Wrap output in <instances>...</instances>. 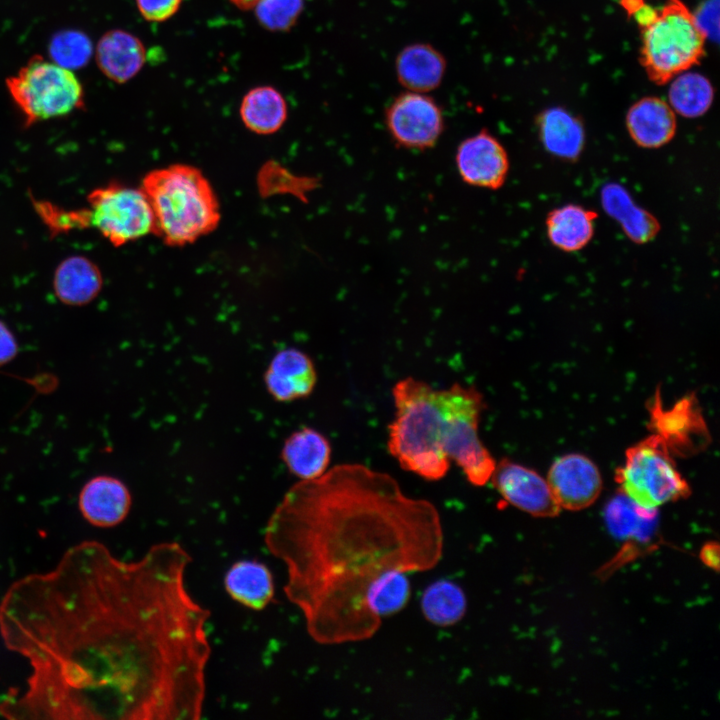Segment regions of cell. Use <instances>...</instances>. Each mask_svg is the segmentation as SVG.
I'll use <instances>...</instances> for the list:
<instances>
[{
  "label": "cell",
  "mask_w": 720,
  "mask_h": 720,
  "mask_svg": "<svg viewBox=\"0 0 720 720\" xmlns=\"http://www.w3.org/2000/svg\"><path fill=\"white\" fill-rule=\"evenodd\" d=\"M192 558L177 542L137 561L97 541L14 583L0 634L31 666L0 713L14 719L195 720L211 655L208 609L189 593Z\"/></svg>",
  "instance_id": "6da1fadb"
},
{
  "label": "cell",
  "mask_w": 720,
  "mask_h": 720,
  "mask_svg": "<svg viewBox=\"0 0 720 720\" xmlns=\"http://www.w3.org/2000/svg\"><path fill=\"white\" fill-rule=\"evenodd\" d=\"M443 529L436 507L390 475L340 464L300 480L271 513L264 541L287 571L284 593L319 644L371 638L410 599L406 573L434 568Z\"/></svg>",
  "instance_id": "7a4b0ae2"
},
{
  "label": "cell",
  "mask_w": 720,
  "mask_h": 720,
  "mask_svg": "<svg viewBox=\"0 0 720 720\" xmlns=\"http://www.w3.org/2000/svg\"><path fill=\"white\" fill-rule=\"evenodd\" d=\"M392 396L396 412L387 447L404 470L436 481L454 461L472 485L490 481L496 461L478 434L486 405L475 386L435 389L406 377L393 386Z\"/></svg>",
  "instance_id": "3957f363"
},
{
  "label": "cell",
  "mask_w": 720,
  "mask_h": 720,
  "mask_svg": "<svg viewBox=\"0 0 720 720\" xmlns=\"http://www.w3.org/2000/svg\"><path fill=\"white\" fill-rule=\"evenodd\" d=\"M141 189L154 216V231L166 245L183 246L214 231L220 221L218 199L196 167L174 164L147 173Z\"/></svg>",
  "instance_id": "277c9868"
},
{
  "label": "cell",
  "mask_w": 720,
  "mask_h": 720,
  "mask_svg": "<svg viewBox=\"0 0 720 720\" xmlns=\"http://www.w3.org/2000/svg\"><path fill=\"white\" fill-rule=\"evenodd\" d=\"M33 204L54 235L93 228L113 246L119 247L154 231L152 208L141 187L109 183L91 191L87 206L80 209H63L35 199Z\"/></svg>",
  "instance_id": "5b68a950"
},
{
  "label": "cell",
  "mask_w": 720,
  "mask_h": 720,
  "mask_svg": "<svg viewBox=\"0 0 720 720\" xmlns=\"http://www.w3.org/2000/svg\"><path fill=\"white\" fill-rule=\"evenodd\" d=\"M639 28L640 62L657 85L698 64L704 55L707 38L681 0H666Z\"/></svg>",
  "instance_id": "8992f818"
},
{
  "label": "cell",
  "mask_w": 720,
  "mask_h": 720,
  "mask_svg": "<svg viewBox=\"0 0 720 720\" xmlns=\"http://www.w3.org/2000/svg\"><path fill=\"white\" fill-rule=\"evenodd\" d=\"M6 87L26 125L66 116L85 104L83 85L72 70L42 56L9 76Z\"/></svg>",
  "instance_id": "52a82bcc"
},
{
  "label": "cell",
  "mask_w": 720,
  "mask_h": 720,
  "mask_svg": "<svg viewBox=\"0 0 720 720\" xmlns=\"http://www.w3.org/2000/svg\"><path fill=\"white\" fill-rule=\"evenodd\" d=\"M621 493L639 506L658 507L687 497L690 486L677 469L674 456L654 434L629 447L615 477Z\"/></svg>",
  "instance_id": "ba28073f"
},
{
  "label": "cell",
  "mask_w": 720,
  "mask_h": 720,
  "mask_svg": "<svg viewBox=\"0 0 720 720\" xmlns=\"http://www.w3.org/2000/svg\"><path fill=\"white\" fill-rule=\"evenodd\" d=\"M385 123L392 140L402 148H432L444 131L441 107L424 93L407 91L399 94L385 112Z\"/></svg>",
  "instance_id": "9c48e42d"
},
{
  "label": "cell",
  "mask_w": 720,
  "mask_h": 720,
  "mask_svg": "<svg viewBox=\"0 0 720 720\" xmlns=\"http://www.w3.org/2000/svg\"><path fill=\"white\" fill-rule=\"evenodd\" d=\"M649 411L650 429L673 456L696 454L709 443V431L693 394L684 396L671 407L663 408L657 393Z\"/></svg>",
  "instance_id": "30bf717a"
},
{
  "label": "cell",
  "mask_w": 720,
  "mask_h": 720,
  "mask_svg": "<svg viewBox=\"0 0 720 720\" xmlns=\"http://www.w3.org/2000/svg\"><path fill=\"white\" fill-rule=\"evenodd\" d=\"M490 480L507 503L523 512L537 517L560 512L547 480L531 468L504 458L496 462Z\"/></svg>",
  "instance_id": "8fae6325"
},
{
  "label": "cell",
  "mask_w": 720,
  "mask_h": 720,
  "mask_svg": "<svg viewBox=\"0 0 720 720\" xmlns=\"http://www.w3.org/2000/svg\"><path fill=\"white\" fill-rule=\"evenodd\" d=\"M455 163L464 183L489 190H497L504 185L510 168L506 149L486 129L460 142Z\"/></svg>",
  "instance_id": "7c38bea8"
},
{
  "label": "cell",
  "mask_w": 720,
  "mask_h": 720,
  "mask_svg": "<svg viewBox=\"0 0 720 720\" xmlns=\"http://www.w3.org/2000/svg\"><path fill=\"white\" fill-rule=\"evenodd\" d=\"M561 509L582 510L592 505L602 490V477L587 456L571 453L557 458L546 478Z\"/></svg>",
  "instance_id": "4fadbf2b"
},
{
  "label": "cell",
  "mask_w": 720,
  "mask_h": 720,
  "mask_svg": "<svg viewBox=\"0 0 720 720\" xmlns=\"http://www.w3.org/2000/svg\"><path fill=\"white\" fill-rule=\"evenodd\" d=\"M317 382L312 359L296 348L277 352L264 373L268 393L279 402H291L309 396Z\"/></svg>",
  "instance_id": "5bb4252c"
},
{
  "label": "cell",
  "mask_w": 720,
  "mask_h": 720,
  "mask_svg": "<svg viewBox=\"0 0 720 720\" xmlns=\"http://www.w3.org/2000/svg\"><path fill=\"white\" fill-rule=\"evenodd\" d=\"M79 509L83 517L98 527H113L128 515L132 497L120 479L98 475L89 479L79 493Z\"/></svg>",
  "instance_id": "9a60e30c"
},
{
  "label": "cell",
  "mask_w": 720,
  "mask_h": 720,
  "mask_svg": "<svg viewBox=\"0 0 720 720\" xmlns=\"http://www.w3.org/2000/svg\"><path fill=\"white\" fill-rule=\"evenodd\" d=\"M625 122L633 142L645 149L668 144L677 130L676 113L657 97H644L635 102L627 111Z\"/></svg>",
  "instance_id": "2e32d148"
},
{
  "label": "cell",
  "mask_w": 720,
  "mask_h": 720,
  "mask_svg": "<svg viewBox=\"0 0 720 720\" xmlns=\"http://www.w3.org/2000/svg\"><path fill=\"white\" fill-rule=\"evenodd\" d=\"M95 55L101 72L119 84L134 78L146 61V49L142 41L121 29L103 34L97 43Z\"/></svg>",
  "instance_id": "e0dca14e"
},
{
  "label": "cell",
  "mask_w": 720,
  "mask_h": 720,
  "mask_svg": "<svg viewBox=\"0 0 720 720\" xmlns=\"http://www.w3.org/2000/svg\"><path fill=\"white\" fill-rule=\"evenodd\" d=\"M446 65L443 54L432 45L413 43L397 55L395 71L399 83L408 91L427 93L439 87Z\"/></svg>",
  "instance_id": "ac0fdd59"
},
{
  "label": "cell",
  "mask_w": 720,
  "mask_h": 720,
  "mask_svg": "<svg viewBox=\"0 0 720 720\" xmlns=\"http://www.w3.org/2000/svg\"><path fill=\"white\" fill-rule=\"evenodd\" d=\"M281 458L290 473L300 480H310L326 472L331 458V446L322 433L303 427L285 440Z\"/></svg>",
  "instance_id": "d6986e66"
},
{
  "label": "cell",
  "mask_w": 720,
  "mask_h": 720,
  "mask_svg": "<svg viewBox=\"0 0 720 720\" xmlns=\"http://www.w3.org/2000/svg\"><path fill=\"white\" fill-rule=\"evenodd\" d=\"M102 285L100 269L85 256L65 258L54 272L53 290L58 300L65 305H87L98 296Z\"/></svg>",
  "instance_id": "ffe728a7"
},
{
  "label": "cell",
  "mask_w": 720,
  "mask_h": 720,
  "mask_svg": "<svg viewBox=\"0 0 720 720\" xmlns=\"http://www.w3.org/2000/svg\"><path fill=\"white\" fill-rule=\"evenodd\" d=\"M224 588L230 598L252 610H263L275 594L270 569L256 560H240L224 576Z\"/></svg>",
  "instance_id": "44dd1931"
},
{
  "label": "cell",
  "mask_w": 720,
  "mask_h": 720,
  "mask_svg": "<svg viewBox=\"0 0 720 720\" xmlns=\"http://www.w3.org/2000/svg\"><path fill=\"white\" fill-rule=\"evenodd\" d=\"M597 213L578 204L551 210L545 219L551 244L564 252H577L588 245L595 231Z\"/></svg>",
  "instance_id": "7402d4cb"
},
{
  "label": "cell",
  "mask_w": 720,
  "mask_h": 720,
  "mask_svg": "<svg viewBox=\"0 0 720 720\" xmlns=\"http://www.w3.org/2000/svg\"><path fill=\"white\" fill-rule=\"evenodd\" d=\"M601 204L606 213L622 227L627 237L638 244L651 241L660 230L658 220L636 205L628 191L618 183H608L601 189Z\"/></svg>",
  "instance_id": "603a6c76"
},
{
  "label": "cell",
  "mask_w": 720,
  "mask_h": 720,
  "mask_svg": "<svg viewBox=\"0 0 720 720\" xmlns=\"http://www.w3.org/2000/svg\"><path fill=\"white\" fill-rule=\"evenodd\" d=\"M539 135L545 150L562 160L578 159L585 145L582 122L561 107H552L538 117Z\"/></svg>",
  "instance_id": "cb8c5ba5"
},
{
  "label": "cell",
  "mask_w": 720,
  "mask_h": 720,
  "mask_svg": "<svg viewBox=\"0 0 720 720\" xmlns=\"http://www.w3.org/2000/svg\"><path fill=\"white\" fill-rule=\"evenodd\" d=\"M287 103L274 87L258 86L243 97L240 116L254 133L268 135L278 131L287 119Z\"/></svg>",
  "instance_id": "d4e9b609"
},
{
  "label": "cell",
  "mask_w": 720,
  "mask_h": 720,
  "mask_svg": "<svg viewBox=\"0 0 720 720\" xmlns=\"http://www.w3.org/2000/svg\"><path fill=\"white\" fill-rule=\"evenodd\" d=\"M420 603L424 617L430 623L441 627L458 623L467 608L462 588L446 579L437 580L426 587Z\"/></svg>",
  "instance_id": "484cf974"
},
{
  "label": "cell",
  "mask_w": 720,
  "mask_h": 720,
  "mask_svg": "<svg viewBox=\"0 0 720 720\" xmlns=\"http://www.w3.org/2000/svg\"><path fill=\"white\" fill-rule=\"evenodd\" d=\"M668 91V104L685 118L704 115L713 102L714 90L710 81L699 73L682 72L673 78Z\"/></svg>",
  "instance_id": "4316f807"
},
{
  "label": "cell",
  "mask_w": 720,
  "mask_h": 720,
  "mask_svg": "<svg viewBox=\"0 0 720 720\" xmlns=\"http://www.w3.org/2000/svg\"><path fill=\"white\" fill-rule=\"evenodd\" d=\"M605 520L617 536H640L653 527L656 510L643 508L621 493L607 504Z\"/></svg>",
  "instance_id": "83f0119b"
},
{
  "label": "cell",
  "mask_w": 720,
  "mask_h": 720,
  "mask_svg": "<svg viewBox=\"0 0 720 720\" xmlns=\"http://www.w3.org/2000/svg\"><path fill=\"white\" fill-rule=\"evenodd\" d=\"M258 23L272 32L290 30L303 9V0H258L253 7Z\"/></svg>",
  "instance_id": "f1b7e54d"
},
{
  "label": "cell",
  "mask_w": 720,
  "mask_h": 720,
  "mask_svg": "<svg viewBox=\"0 0 720 720\" xmlns=\"http://www.w3.org/2000/svg\"><path fill=\"white\" fill-rule=\"evenodd\" d=\"M89 39L79 32L69 31L55 36L50 44L52 61L68 68L84 65L91 54Z\"/></svg>",
  "instance_id": "f546056e"
},
{
  "label": "cell",
  "mask_w": 720,
  "mask_h": 720,
  "mask_svg": "<svg viewBox=\"0 0 720 720\" xmlns=\"http://www.w3.org/2000/svg\"><path fill=\"white\" fill-rule=\"evenodd\" d=\"M183 0H136L141 16L149 22L170 19L180 8Z\"/></svg>",
  "instance_id": "4dcf8cb0"
},
{
  "label": "cell",
  "mask_w": 720,
  "mask_h": 720,
  "mask_svg": "<svg viewBox=\"0 0 720 720\" xmlns=\"http://www.w3.org/2000/svg\"><path fill=\"white\" fill-rule=\"evenodd\" d=\"M694 14V13H693ZM695 20L703 34L708 37L718 36V0H708L694 14Z\"/></svg>",
  "instance_id": "1f68e13d"
},
{
  "label": "cell",
  "mask_w": 720,
  "mask_h": 720,
  "mask_svg": "<svg viewBox=\"0 0 720 720\" xmlns=\"http://www.w3.org/2000/svg\"><path fill=\"white\" fill-rule=\"evenodd\" d=\"M18 350L14 333L0 320V367L10 363L17 356Z\"/></svg>",
  "instance_id": "d6a6232c"
},
{
  "label": "cell",
  "mask_w": 720,
  "mask_h": 720,
  "mask_svg": "<svg viewBox=\"0 0 720 720\" xmlns=\"http://www.w3.org/2000/svg\"><path fill=\"white\" fill-rule=\"evenodd\" d=\"M701 558L710 567L717 568L718 567V546L717 545H706L702 552H701Z\"/></svg>",
  "instance_id": "836d02e7"
},
{
  "label": "cell",
  "mask_w": 720,
  "mask_h": 720,
  "mask_svg": "<svg viewBox=\"0 0 720 720\" xmlns=\"http://www.w3.org/2000/svg\"><path fill=\"white\" fill-rule=\"evenodd\" d=\"M237 8L241 10L253 9L258 0H230Z\"/></svg>",
  "instance_id": "e575fe53"
}]
</instances>
